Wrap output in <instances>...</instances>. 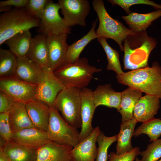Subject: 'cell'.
<instances>
[{"label": "cell", "instance_id": "obj_1", "mask_svg": "<svg viewBox=\"0 0 161 161\" xmlns=\"http://www.w3.org/2000/svg\"><path fill=\"white\" fill-rule=\"evenodd\" d=\"M123 42L125 69L133 70L148 66L149 57L157 44L156 39L149 36L145 31L129 35Z\"/></svg>", "mask_w": 161, "mask_h": 161}, {"label": "cell", "instance_id": "obj_2", "mask_svg": "<svg viewBox=\"0 0 161 161\" xmlns=\"http://www.w3.org/2000/svg\"><path fill=\"white\" fill-rule=\"evenodd\" d=\"M118 82L161 99V66L157 61L151 67L131 70L116 75Z\"/></svg>", "mask_w": 161, "mask_h": 161}, {"label": "cell", "instance_id": "obj_3", "mask_svg": "<svg viewBox=\"0 0 161 161\" xmlns=\"http://www.w3.org/2000/svg\"><path fill=\"white\" fill-rule=\"evenodd\" d=\"M102 70L89 64L87 59L83 57L72 63H65L53 73L65 88L82 89L87 87L94 74Z\"/></svg>", "mask_w": 161, "mask_h": 161}, {"label": "cell", "instance_id": "obj_4", "mask_svg": "<svg viewBox=\"0 0 161 161\" xmlns=\"http://www.w3.org/2000/svg\"><path fill=\"white\" fill-rule=\"evenodd\" d=\"M40 24V19L30 15L25 7L4 12L0 16V45L16 34Z\"/></svg>", "mask_w": 161, "mask_h": 161}, {"label": "cell", "instance_id": "obj_5", "mask_svg": "<svg viewBox=\"0 0 161 161\" xmlns=\"http://www.w3.org/2000/svg\"><path fill=\"white\" fill-rule=\"evenodd\" d=\"M94 10L97 14L99 25L96 31L98 37L114 40L123 51V42L127 36L134 32L120 21L112 18L107 12L102 0H94L92 2Z\"/></svg>", "mask_w": 161, "mask_h": 161}, {"label": "cell", "instance_id": "obj_6", "mask_svg": "<svg viewBox=\"0 0 161 161\" xmlns=\"http://www.w3.org/2000/svg\"><path fill=\"white\" fill-rule=\"evenodd\" d=\"M81 89L65 88L58 94L54 106L64 120L76 129L81 128Z\"/></svg>", "mask_w": 161, "mask_h": 161}, {"label": "cell", "instance_id": "obj_7", "mask_svg": "<svg viewBox=\"0 0 161 161\" xmlns=\"http://www.w3.org/2000/svg\"><path fill=\"white\" fill-rule=\"evenodd\" d=\"M69 125L55 106L50 107L49 122L47 132L50 140L74 147L79 142V132Z\"/></svg>", "mask_w": 161, "mask_h": 161}, {"label": "cell", "instance_id": "obj_8", "mask_svg": "<svg viewBox=\"0 0 161 161\" xmlns=\"http://www.w3.org/2000/svg\"><path fill=\"white\" fill-rule=\"evenodd\" d=\"M58 3L49 0L40 18L41 24L37 31L39 34L47 36L71 32V27L67 26L60 16Z\"/></svg>", "mask_w": 161, "mask_h": 161}, {"label": "cell", "instance_id": "obj_9", "mask_svg": "<svg viewBox=\"0 0 161 161\" xmlns=\"http://www.w3.org/2000/svg\"><path fill=\"white\" fill-rule=\"evenodd\" d=\"M38 86L25 82L14 76L0 78V90L16 102L26 103L36 99Z\"/></svg>", "mask_w": 161, "mask_h": 161}, {"label": "cell", "instance_id": "obj_10", "mask_svg": "<svg viewBox=\"0 0 161 161\" xmlns=\"http://www.w3.org/2000/svg\"><path fill=\"white\" fill-rule=\"evenodd\" d=\"M61 12L66 24L71 27L76 25L85 27L86 18L90 10L87 0H59Z\"/></svg>", "mask_w": 161, "mask_h": 161}, {"label": "cell", "instance_id": "obj_11", "mask_svg": "<svg viewBox=\"0 0 161 161\" xmlns=\"http://www.w3.org/2000/svg\"><path fill=\"white\" fill-rule=\"evenodd\" d=\"M44 72L43 79L38 86L36 99L51 107L54 106L58 94L65 88L53 71L48 70Z\"/></svg>", "mask_w": 161, "mask_h": 161}, {"label": "cell", "instance_id": "obj_12", "mask_svg": "<svg viewBox=\"0 0 161 161\" xmlns=\"http://www.w3.org/2000/svg\"><path fill=\"white\" fill-rule=\"evenodd\" d=\"M68 35L46 36L49 67L53 72L65 63L69 46L66 43Z\"/></svg>", "mask_w": 161, "mask_h": 161}, {"label": "cell", "instance_id": "obj_13", "mask_svg": "<svg viewBox=\"0 0 161 161\" xmlns=\"http://www.w3.org/2000/svg\"><path fill=\"white\" fill-rule=\"evenodd\" d=\"M92 92V89L87 87L81 89V127L79 133L80 142L88 137L94 129L92 122L96 108L93 100Z\"/></svg>", "mask_w": 161, "mask_h": 161}, {"label": "cell", "instance_id": "obj_14", "mask_svg": "<svg viewBox=\"0 0 161 161\" xmlns=\"http://www.w3.org/2000/svg\"><path fill=\"white\" fill-rule=\"evenodd\" d=\"M17 58L14 77L25 82L38 85L43 78L44 71L27 56Z\"/></svg>", "mask_w": 161, "mask_h": 161}, {"label": "cell", "instance_id": "obj_15", "mask_svg": "<svg viewBox=\"0 0 161 161\" xmlns=\"http://www.w3.org/2000/svg\"><path fill=\"white\" fill-rule=\"evenodd\" d=\"M11 140L27 148L36 150L50 140L47 132L35 127L13 132Z\"/></svg>", "mask_w": 161, "mask_h": 161}, {"label": "cell", "instance_id": "obj_16", "mask_svg": "<svg viewBox=\"0 0 161 161\" xmlns=\"http://www.w3.org/2000/svg\"><path fill=\"white\" fill-rule=\"evenodd\" d=\"M100 131L99 127L96 126L88 137L72 148L71 153L73 161H95L97 139Z\"/></svg>", "mask_w": 161, "mask_h": 161}, {"label": "cell", "instance_id": "obj_17", "mask_svg": "<svg viewBox=\"0 0 161 161\" xmlns=\"http://www.w3.org/2000/svg\"><path fill=\"white\" fill-rule=\"evenodd\" d=\"M72 148L50 140L37 150L36 161H73Z\"/></svg>", "mask_w": 161, "mask_h": 161}, {"label": "cell", "instance_id": "obj_18", "mask_svg": "<svg viewBox=\"0 0 161 161\" xmlns=\"http://www.w3.org/2000/svg\"><path fill=\"white\" fill-rule=\"evenodd\" d=\"M160 99L156 96L145 94L137 102L134 110V118L143 123L154 118L160 107Z\"/></svg>", "mask_w": 161, "mask_h": 161}, {"label": "cell", "instance_id": "obj_19", "mask_svg": "<svg viewBox=\"0 0 161 161\" xmlns=\"http://www.w3.org/2000/svg\"><path fill=\"white\" fill-rule=\"evenodd\" d=\"M25 106L34 126L46 132L49 122L50 107L45 103L36 99L27 103Z\"/></svg>", "mask_w": 161, "mask_h": 161}, {"label": "cell", "instance_id": "obj_20", "mask_svg": "<svg viewBox=\"0 0 161 161\" xmlns=\"http://www.w3.org/2000/svg\"><path fill=\"white\" fill-rule=\"evenodd\" d=\"M92 97L96 108L104 106L117 109L120 104L121 92L115 91L110 84L99 85L93 91Z\"/></svg>", "mask_w": 161, "mask_h": 161}, {"label": "cell", "instance_id": "obj_21", "mask_svg": "<svg viewBox=\"0 0 161 161\" xmlns=\"http://www.w3.org/2000/svg\"><path fill=\"white\" fill-rule=\"evenodd\" d=\"M46 38V35L41 34L33 37L27 56L44 71L51 70L49 67Z\"/></svg>", "mask_w": 161, "mask_h": 161}, {"label": "cell", "instance_id": "obj_22", "mask_svg": "<svg viewBox=\"0 0 161 161\" xmlns=\"http://www.w3.org/2000/svg\"><path fill=\"white\" fill-rule=\"evenodd\" d=\"M161 16V9L145 13L131 12L121 18L134 32L146 31L152 22Z\"/></svg>", "mask_w": 161, "mask_h": 161}, {"label": "cell", "instance_id": "obj_23", "mask_svg": "<svg viewBox=\"0 0 161 161\" xmlns=\"http://www.w3.org/2000/svg\"><path fill=\"white\" fill-rule=\"evenodd\" d=\"M142 93L129 86L121 92L120 104L117 110L121 115V123L134 118V107L138 100L142 96Z\"/></svg>", "mask_w": 161, "mask_h": 161}, {"label": "cell", "instance_id": "obj_24", "mask_svg": "<svg viewBox=\"0 0 161 161\" xmlns=\"http://www.w3.org/2000/svg\"><path fill=\"white\" fill-rule=\"evenodd\" d=\"M0 148L10 161H36L37 150L27 148L12 140Z\"/></svg>", "mask_w": 161, "mask_h": 161}, {"label": "cell", "instance_id": "obj_25", "mask_svg": "<svg viewBox=\"0 0 161 161\" xmlns=\"http://www.w3.org/2000/svg\"><path fill=\"white\" fill-rule=\"evenodd\" d=\"M8 113L13 133L26 128L35 127L29 116L25 103L16 102Z\"/></svg>", "mask_w": 161, "mask_h": 161}, {"label": "cell", "instance_id": "obj_26", "mask_svg": "<svg viewBox=\"0 0 161 161\" xmlns=\"http://www.w3.org/2000/svg\"><path fill=\"white\" fill-rule=\"evenodd\" d=\"M30 30L17 33L4 42L17 58L27 56L32 39Z\"/></svg>", "mask_w": 161, "mask_h": 161}, {"label": "cell", "instance_id": "obj_27", "mask_svg": "<svg viewBox=\"0 0 161 161\" xmlns=\"http://www.w3.org/2000/svg\"><path fill=\"white\" fill-rule=\"evenodd\" d=\"M137 122L134 118L131 120L121 123L120 130L117 135L115 152L117 154L125 153L133 148L131 139L133 136L134 128Z\"/></svg>", "mask_w": 161, "mask_h": 161}, {"label": "cell", "instance_id": "obj_28", "mask_svg": "<svg viewBox=\"0 0 161 161\" xmlns=\"http://www.w3.org/2000/svg\"><path fill=\"white\" fill-rule=\"evenodd\" d=\"M98 19L93 22L88 33L79 40L69 45L66 52L65 63H71L76 61L86 46L92 40L98 37L95 29Z\"/></svg>", "mask_w": 161, "mask_h": 161}, {"label": "cell", "instance_id": "obj_29", "mask_svg": "<svg viewBox=\"0 0 161 161\" xmlns=\"http://www.w3.org/2000/svg\"><path fill=\"white\" fill-rule=\"evenodd\" d=\"M17 58L9 50L0 49V78L14 77Z\"/></svg>", "mask_w": 161, "mask_h": 161}, {"label": "cell", "instance_id": "obj_30", "mask_svg": "<svg viewBox=\"0 0 161 161\" xmlns=\"http://www.w3.org/2000/svg\"><path fill=\"white\" fill-rule=\"evenodd\" d=\"M97 39L102 47L106 55L108 61L107 69L114 71L116 75L123 73L124 72L122 69L120 62L119 52L108 44L106 38L98 37Z\"/></svg>", "mask_w": 161, "mask_h": 161}, {"label": "cell", "instance_id": "obj_31", "mask_svg": "<svg viewBox=\"0 0 161 161\" xmlns=\"http://www.w3.org/2000/svg\"><path fill=\"white\" fill-rule=\"evenodd\" d=\"M142 134L147 135L150 142L158 139L161 135V119L154 118L143 123L134 131L133 136L137 137Z\"/></svg>", "mask_w": 161, "mask_h": 161}, {"label": "cell", "instance_id": "obj_32", "mask_svg": "<svg viewBox=\"0 0 161 161\" xmlns=\"http://www.w3.org/2000/svg\"><path fill=\"white\" fill-rule=\"evenodd\" d=\"M117 135L107 137L100 131L97 139L98 147L95 161H107L109 147L113 143L117 141Z\"/></svg>", "mask_w": 161, "mask_h": 161}, {"label": "cell", "instance_id": "obj_33", "mask_svg": "<svg viewBox=\"0 0 161 161\" xmlns=\"http://www.w3.org/2000/svg\"><path fill=\"white\" fill-rule=\"evenodd\" d=\"M140 154L142 157L140 161H157L161 157V139L152 141Z\"/></svg>", "mask_w": 161, "mask_h": 161}, {"label": "cell", "instance_id": "obj_34", "mask_svg": "<svg viewBox=\"0 0 161 161\" xmlns=\"http://www.w3.org/2000/svg\"><path fill=\"white\" fill-rule=\"evenodd\" d=\"M9 120V113L0 114V147L11 140L13 134Z\"/></svg>", "mask_w": 161, "mask_h": 161}, {"label": "cell", "instance_id": "obj_35", "mask_svg": "<svg viewBox=\"0 0 161 161\" xmlns=\"http://www.w3.org/2000/svg\"><path fill=\"white\" fill-rule=\"evenodd\" d=\"M113 5L117 4L122 8L128 14L131 12L129 9L130 7L135 4H144L153 6L157 9H161V5L149 0H108Z\"/></svg>", "mask_w": 161, "mask_h": 161}, {"label": "cell", "instance_id": "obj_36", "mask_svg": "<svg viewBox=\"0 0 161 161\" xmlns=\"http://www.w3.org/2000/svg\"><path fill=\"white\" fill-rule=\"evenodd\" d=\"M49 0H29L25 7L32 16L40 19Z\"/></svg>", "mask_w": 161, "mask_h": 161}, {"label": "cell", "instance_id": "obj_37", "mask_svg": "<svg viewBox=\"0 0 161 161\" xmlns=\"http://www.w3.org/2000/svg\"><path fill=\"white\" fill-rule=\"evenodd\" d=\"M140 152L139 147H134L130 151L121 154L111 152L108 155V161H134Z\"/></svg>", "mask_w": 161, "mask_h": 161}, {"label": "cell", "instance_id": "obj_38", "mask_svg": "<svg viewBox=\"0 0 161 161\" xmlns=\"http://www.w3.org/2000/svg\"><path fill=\"white\" fill-rule=\"evenodd\" d=\"M16 102L7 94L0 90V113H9Z\"/></svg>", "mask_w": 161, "mask_h": 161}, {"label": "cell", "instance_id": "obj_39", "mask_svg": "<svg viewBox=\"0 0 161 161\" xmlns=\"http://www.w3.org/2000/svg\"><path fill=\"white\" fill-rule=\"evenodd\" d=\"M29 0H7L0 1V7L14 6L16 8L26 7Z\"/></svg>", "mask_w": 161, "mask_h": 161}, {"label": "cell", "instance_id": "obj_40", "mask_svg": "<svg viewBox=\"0 0 161 161\" xmlns=\"http://www.w3.org/2000/svg\"><path fill=\"white\" fill-rule=\"evenodd\" d=\"M0 161H10L3 152L1 148H0Z\"/></svg>", "mask_w": 161, "mask_h": 161}, {"label": "cell", "instance_id": "obj_41", "mask_svg": "<svg viewBox=\"0 0 161 161\" xmlns=\"http://www.w3.org/2000/svg\"><path fill=\"white\" fill-rule=\"evenodd\" d=\"M11 6H4L1 7H0V11L2 12L4 11L5 12L11 10L12 9Z\"/></svg>", "mask_w": 161, "mask_h": 161}, {"label": "cell", "instance_id": "obj_42", "mask_svg": "<svg viewBox=\"0 0 161 161\" xmlns=\"http://www.w3.org/2000/svg\"><path fill=\"white\" fill-rule=\"evenodd\" d=\"M158 161H161V159Z\"/></svg>", "mask_w": 161, "mask_h": 161}]
</instances>
